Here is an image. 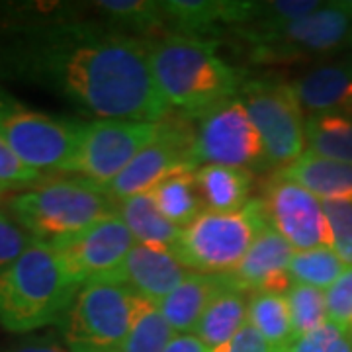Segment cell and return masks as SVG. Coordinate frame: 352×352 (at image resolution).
Returning a JSON list of instances; mask_svg holds the SVG:
<instances>
[{
  "label": "cell",
  "mask_w": 352,
  "mask_h": 352,
  "mask_svg": "<svg viewBox=\"0 0 352 352\" xmlns=\"http://www.w3.org/2000/svg\"><path fill=\"white\" fill-rule=\"evenodd\" d=\"M0 78L38 87L96 120L164 122L145 39L108 24L43 20L0 30Z\"/></svg>",
  "instance_id": "1"
},
{
  "label": "cell",
  "mask_w": 352,
  "mask_h": 352,
  "mask_svg": "<svg viewBox=\"0 0 352 352\" xmlns=\"http://www.w3.org/2000/svg\"><path fill=\"white\" fill-rule=\"evenodd\" d=\"M149 65L163 100L178 116L198 120L237 98L247 71L217 55L219 41L166 34L149 39Z\"/></svg>",
  "instance_id": "2"
},
{
  "label": "cell",
  "mask_w": 352,
  "mask_h": 352,
  "mask_svg": "<svg viewBox=\"0 0 352 352\" xmlns=\"http://www.w3.org/2000/svg\"><path fill=\"white\" fill-rule=\"evenodd\" d=\"M78 289L50 243L34 241L0 272V327L28 335L59 323Z\"/></svg>",
  "instance_id": "3"
},
{
  "label": "cell",
  "mask_w": 352,
  "mask_h": 352,
  "mask_svg": "<svg viewBox=\"0 0 352 352\" xmlns=\"http://www.w3.org/2000/svg\"><path fill=\"white\" fill-rule=\"evenodd\" d=\"M6 210L38 241H53L78 233L116 214V201L87 180H41L8 198Z\"/></svg>",
  "instance_id": "4"
},
{
  "label": "cell",
  "mask_w": 352,
  "mask_h": 352,
  "mask_svg": "<svg viewBox=\"0 0 352 352\" xmlns=\"http://www.w3.org/2000/svg\"><path fill=\"white\" fill-rule=\"evenodd\" d=\"M153 303L113 280L88 282L57 323L71 352H118Z\"/></svg>",
  "instance_id": "5"
},
{
  "label": "cell",
  "mask_w": 352,
  "mask_h": 352,
  "mask_svg": "<svg viewBox=\"0 0 352 352\" xmlns=\"http://www.w3.org/2000/svg\"><path fill=\"white\" fill-rule=\"evenodd\" d=\"M266 226L268 217L261 198H252L243 210L231 214L204 212L182 229L175 252L192 272L231 274Z\"/></svg>",
  "instance_id": "6"
},
{
  "label": "cell",
  "mask_w": 352,
  "mask_h": 352,
  "mask_svg": "<svg viewBox=\"0 0 352 352\" xmlns=\"http://www.w3.org/2000/svg\"><path fill=\"white\" fill-rule=\"evenodd\" d=\"M352 32V0L323 2L321 8L272 34L243 41L249 61L261 67L321 63L337 51H346Z\"/></svg>",
  "instance_id": "7"
},
{
  "label": "cell",
  "mask_w": 352,
  "mask_h": 352,
  "mask_svg": "<svg viewBox=\"0 0 352 352\" xmlns=\"http://www.w3.org/2000/svg\"><path fill=\"white\" fill-rule=\"evenodd\" d=\"M264 143L266 168L282 170L307 151L305 113L292 82L282 76H252L239 92Z\"/></svg>",
  "instance_id": "8"
},
{
  "label": "cell",
  "mask_w": 352,
  "mask_h": 352,
  "mask_svg": "<svg viewBox=\"0 0 352 352\" xmlns=\"http://www.w3.org/2000/svg\"><path fill=\"white\" fill-rule=\"evenodd\" d=\"M87 122L39 112L0 90V135L34 170L65 173L75 157Z\"/></svg>",
  "instance_id": "9"
},
{
  "label": "cell",
  "mask_w": 352,
  "mask_h": 352,
  "mask_svg": "<svg viewBox=\"0 0 352 352\" xmlns=\"http://www.w3.org/2000/svg\"><path fill=\"white\" fill-rule=\"evenodd\" d=\"M161 122L133 120H92L85 124L75 157L65 173L104 190L149 143L155 141Z\"/></svg>",
  "instance_id": "10"
},
{
  "label": "cell",
  "mask_w": 352,
  "mask_h": 352,
  "mask_svg": "<svg viewBox=\"0 0 352 352\" xmlns=\"http://www.w3.org/2000/svg\"><path fill=\"white\" fill-rule=\"evenodd\" d=\"M192 122L196 168L206 164L237 166L251 173L266 168L263 139L239 96Z\"/></svg>",
  "instance_id": "11"
},
{
  "label": "cell",
  "mask_w": 352,
  "mask_h": 352,
  "mask_svg": "<svg viewBox=\"0 0 352 352\" xmlns=\"http://www.w3.org/2000/svg\"><path fill=\"white\" fill-rule=\"evenodd\" d=\"M194 122L184 116H168L161 122L159 135L138 157L127 164L126 170L104 188L112 201L138 196L161 182L164 176L178 170H198L192 157Z\"/></svg>",
  "instance_id": "12"
},
{
  "label": "cell",
  "mask_w": 352,
  "mask_h": 352,
  "mask_svg": "<svg viewBox=\"0 0 352 352\" xmlns=\"http://www.w3.org/2000/svg\"><path fill=\"white\" fill-rule=\"evenodd\" d=\"M50 245L69 278L82 288L88 282L110 276L133 249L135 239L122 217L113 214Z\"/></svg>",
  "instance_id": "13"
},
{
  "label": "cell",
  "mask_w": 352,
  "mask_h": 352,
  "mask_svg": "<svg viewBox=\"0 0 352 352\" xmlns=\"http://www.w3.org/2000/svg\"><path fill=\"white\" fill-rule=\"evenodd\" d=\"M263 204L268 226L294 247V251H311L331 247V231L323 200H319L298 182L278 173L264 184Z\"/></svg>",
  "instance_id": "14"
},
{
  "label": "cell",
  "mask_w": 352,
  "mask_h": 352,
  "mask_svg": "<svg viewBox=\"0 0 352 352\" xmlns=\"http://www.w3.org/2000/svg\"><path fill=\"white\" fill-rule=\"evenodd\" d=\"M190 272L192 270L180 263L173 249L135 243L124 263L104 280L120 282L153 305H159L190 276Z\"/></svg>",
  "instance_id": "15"
},
{
  "label": "cell",
  "mask_w": 352,
  "mask_h": 352,
  "mask_svg": "<svg viewBox=\"0 0 352 352\" xmlns=\"http://www.w3.org/2000/svg\"><path fill=\"white\" fill-rule=\"evenodd\" d=\"M251 0H166L163 2L168 34L219 41L247 22Z\"/></svg>",
  "instance_id": "16"
},
{
  "label": "cell",
  "mask_w": 352,
  "mask_h": 352,
  "mask_svg": "<svg viewBox=\"0 0 352 352\" xmlns=\"http://www.w3.org/2000/svg\"><path fill=\"white\" fill-rule=\"evenodd\" d=\"M294 247L270 226L252 243L241 264L227 276L247 294H286L292 286L289 263Z\"/></svg>",
  "instance_id": "17"
},
{
  "label": "cell",
  "mask_w": 352,
  "mask_h": 352,
  "mask_svg": "<svg viewBox=\"0 0 352 352\" xmlns=\"http://www.w3.org/2000/svg\"><path fill=\"white\" fill-rule=\"evenodd\" d=\"M303 113H346L352 116V55L321 61L289 80Z\"/></svg>",
  "instance_id": "18"
},
{
  "label": "cell",
  "mask_w": 352,
  "mask_h": 352,
  "mask_svg": "<svg viewBox=\"0 0 352 352\" xmlns=\"http://www.w3.org/2000/svg\"><path fill=\"white\" fill-rule=\"evenodd\" d=\"M229 286L235 284L227 274L190 272V276L173 294H168L157 307L166 319V323L178 335L194 333L204 311Z\"/></svg>",
  "instance_id": "19"
},
{
  "label": "cell",
  "mask_w": 352,
  "mask_h": 352,
  "mask_svg": "<svg viewBox=\"0 0 352 352\" xmlns=\"http://www.w3.org/2000/svg\"><path fill=\"white\" fill-rule=\"evenodd\" d=\"M278 175L298 182L319 200L352 201V164L349 163L331 161L305 151L296 163L278 170Z\"/></svg>",
  "instance_id": "20"
},
{
  "label": "cell",
  "mask_w": 352,
  "mask_h": 352,
  "mask_svg": "<svg viewBox=\"0 0 352 352\" xmlns=\"http://www.w3.org/2000/svg\"><path fill=\"white\" fill-rule=\"evenodd\" d=\"M194 176L206 212L231 214L243 210L251 201L249 196H251L254 176L247 168L206 164L200 166Z\"/></svg>",
  "instance_id": "21"
},
{
  "label": "cell",
  "mask_w": 352,
  "mask_h": 352,
  "mask_svg": "<svg viewBox=\"0 0 352 352\" xmlns=\"http://www.w3.org/2000/svg\"><path fill=\"white\" fill-rule=\"evenodd\" d=\"M249 298L251 294L243 292L237 286H229L204 311L194 329V335L212 351L226 344L247 325Z\"/></svg>",
  "instance_id": "22"
},
{
  "label": "cell",
  "mask_w": 352,
  "mask_h": 352,
  "mask_svg": "<svg viewBox=\"0 0 352 352\" xmlns=\"http://www.w3.org/2000/svg\"><path fill=\"white\" fill-rule=\"evenodd\" d=\"M116 214L122 217V221L127 226L135 243L151 245V247H164V249L175 251L182 229L173 226L157 210L149 192H143V194L118 201Z\"/></svg>",
  "instance_id": "23"
},
{
  "label": "cell",
  "mask_w": 352,
  "mask_h": 352,
  "mask_svg": "<svg viewBox=\"0 0 352 352\" xmlns=\"http://www.w3.org/2000/svg\"><path fill=\"white\" fill-rule=\"evenodd\" d=\"M104 16V24L133 38L149 39L166 36L163 2L157 0H100L94 4Z\"/></svg>",
  "instance_id": "24"
},
{
  "label": "cell",
  "mask_w": 352,
  "mask_h": 352,
  "mask_svg": "<svg viewBox=\"0 0 352 352\" xmlns=\"http://www.w3.org/2000/svg\"><path fill=\"white\" fill-rule=\"evenodd\" d=\"M194 173L196 170L173 173L149 190L157 210L178 229L188 227L206 212Z\"/></svg>",
  "instance_id": "25"
},
{
  "label": "cell",
  "mask_w": 352,
  "mask_h": 352,
  "mask_svg": "<svg viewBox=\"0 0 352 352\" xmlns=\"http://www.w3.org/2000/svg\"><path fill=\"white\" fill-rule=\"evenodd\" d=\"M307 151L317 157L352 164V116L317 113L305 118Z\"/></svg>",
  "instance_id": "26"
},
{
  "label": "cell",
  "mask_w": 352,
  "mask_h": 352,
  "mask_svg": "<svg viewBox=\"0 0 352 352\" xmlns=\"http://www.w3.org/2000/svg\"><path fill=\"white\" fill-rule=\"evenodd\" d=\"M321 0H263V2H249L247 22L233 34L239 41L272 34L284 25L300 20L307 14L321 8Z\"/></svg>",
  "instance_id": "27"
},
{
  "label": "cell",
  "mask_w": 352,
  "mask_h": 352,
  "mask_svg": "<svg viewBox=\"0 0 352 352\" xmlns=\"http://www.w3.org/2000/svg\"><path fill=\"white\" fill-rule=\"evenodd\" d=\"M247 323L263 335L274 352H288L294 342L286 294H252L249 298Z\"/></svg>",
  "instance_id": "28"
},
{
  "label": "cell",
  "mask_w": 352,
  "mask_h": 352,
  "mask_svg": "<svg viewBox=\"0 0 352 352\" xmlns=\"http://www.w3.org/2000/svg\"><path fill=\"white\" fill-rule=\"evenodd\" d=\"M349 266L340 261L331 247L296 251L289 263V278L296 284H305L327 292Z\"/></svg>",
  "instance_id": "29"
},
{
  "label": "cell",
  "mask_w": 352,
  "mask_h": 352,
  "mask_svg": "<svg viewBox=\"0 0 352 352\" xmlns=\"http://www.w3.org/2000/svg\"><path fill=\"white\" fill-rule=\"evenodd\" d=\"M286 300L292 317L294 340L329 323L327 296L323 289L292 282L286 292Z\"/></svg>",
  "instance_id": "30"
},
{
  "label": "cell",
  "mask_w": 352,
  "mask_h": 352,
  "mask_svg": "<svg viewBox=\"0 0 352 352\" xmlns=\"http://www.w3.org/2000/svg\"><path fill=\"white\" fill-rule=\"evenodd\" d=\"M173 337H175L173 327L166 323L159 307L151 305L141 314L129 337L124 340L122 349L118 352H164Z\"/></svg>",
  "instance_id": "31"
},
{
  "label": "cell",
  "mask_w": 352,
  "mask_h": 352,
  "mask_svg": "<svg viewBox=\"0 0 352 352\" xmlns=\"http://www.w3.org/2000/svg\"><path fill=\"white\" fill-rule=\"evenodd\" d=\"M323 210L331 231V249L346 266H352V201L325 200Z\"/></svg>",
  "instance_id": "32"
},
{
  "label": "cell",
  "mask_w": 352,
  "mask_h": 352,
  "mask_svg": "<svg viewBox=\"0 0 352 352\" xmlns=\"http://www.w3.org/2000/svg\"><path fill=\"white\" fill-rule=\"evenodd\" d=\"M327 296L329 321L344 337L352 339V266L325 292Z\"/></svg>",
  "instance_id": "33"
},
{
  "label": "cell",
  "mask_w": 352,
  "mask_h": 352,
  "mask_svg": "<svg viewBox=\"0 0 352 352\" xmlns=\"http://www.w3.org/2000/svg\"><path fill=\"white\" fill-rule=\"evenodd\" d=\"M43 180V175L30 168L20 161V157L12 151L6 139L0 135V184L8 190L32 188Z\"/></svg>",
  "instance_id": "34"
},
{
  "label": "cell",
  "mask_w": 352,
  "mask_h": 352,
  "mask_svg": "<svg viewBox=\"0 0 352 352\" xmlns=\"http://www.w3.org/2000/svg\"><path fill=\"white\" fill-rule=\"evenodd\" d=\"M34 241L38 239L28 233L8 210H0V272L16 263Z\"/></svg>",
  "instance_id": "35"
},
{
  "label": "cell",
  "mask_w": 352,
  "mask_h": 352,
  "mask_svg": "<svg viewBox=\"0 0 352 352\" xmlns=\"http://www.w3.org/2000/svg\"><path fill=\"white\" fill-rule=\"evenodd\" d=\"M340 337L342 333L329 321L323 327L315 329L311 333L294 340L288 352H331Z\"/></svg>",
  "instance_id": "36"
},
{
  "label": "cell",
  "mask_w": 352,
  "mask_h": 352,
  "mask_svg": "<svg viewBox=\"0 0 352 352\" xmlns=\"http://www.w3.org/2000/svg\"><path fill=\"white\" fill-rule=\"evenodd\" d=\"M212 352H274V349L263 339V335L251 323H247L233 339Z\"/></svg>",
  "instance_id": "37"
},
{
  "label": "cell",
  "mask_w": 352,
  "mask_h": 352,
  "mask_svg": "<svg viewBox=\"0 0 352 352\" xmlns=\"http://www.w3.org/2000/svg\"><path fill=\"white\" fill-rule=\"evenodd\" d=\"M0 352H71L67 349L63 340H59L55 335H34L24 337L2 346Z\"/></svg>",
  "instance_id": "38"
},
{
  "label": "cell",
  "mask_w": 352,
  "mask_h": 352,
  "mask_svg": "<svg viewBox=\"0 0 352 352\" xmlns=\"http://www.w3.org/2000/svg\"><path fill=\"white\" fill-rule=\"evenodd\" d=\"M164 352H212V349L206 346L194 333H182L173 337Z\"/></svg>",
  "instance_id": "39"
},
{
  "label": "cell",
  "mask_w": 352,
  "mask_h": 352,
  "mask_svg": "<svg viewBox=\"0 0 352 352\" xmlns=\"http://www.w3.org/2000/svg\"><path fill=\"white\" fill-rule=\"evenodd\" d=\"M331 352H352V339L342 335V337L337 340V344L333 346V351Z\"/></svg>",
  "instance_id": "40"
},
{
  "label": "cell",
  "mask_w": 352,
  "mask_h": 352,
  "mask_svg": "<svg viewBox=\"0 0 352 352\" xmlns=\"http://www.w3.org/2000/svg\"><path fill=\"white\" fill-rule=\"evenodd\" d=\"M346 51L352 55V32H351V38H349V43H346Z\"/></svg>",
  "instance_id": "41"
},
{
  "label": "cell",
  "mask_w": 352,
  "mask_h": 352,
  "mask_svg": "<svg viewBox=\"0 0 352 352\" xmlns=\"http://www.w3.org/2000/svg\"><path fill=\"white\" fill-rule=\"evenodd\" d=\"M6 192H8V190H6L4 186H2V184H0V201H2V198H4V194H6Z\"/></svg>",
  "instance_id": "42"
}]
</instances>
